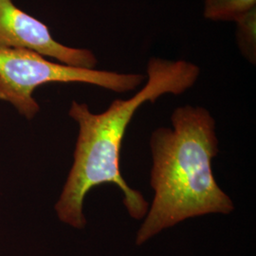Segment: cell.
<instances>
[{
	"label": "cell",
	"instance_id": "1",
	"mask_svg": "<svg viewBox=\"0 0 256 256\" xmlns=\"http://www.w3.org/2000/svg\"><path fill=\"white\" fill-rule=\"evenodd\" d=\"M146 74V84L136 94L128 100L112 102L99 114L92 113L86 104L72 102L68 115L78 124L79 133L74 164L54 209L59 220L75 229H82L86 224L82 208L88 192L106 183L119 187L131 218L142 220L148 212L142 192L128 186L120 172V153L126 128L144 104L190 90L200 68L186 60L153 57L147 63Z\"/></svg>",
	"mask_w": 256,
	"mask_h": 256
},
{
	"label": "cell",
	"instance_id": "2",
	"mask_svg": "<svg viewBox=\"0 0 256 256\" xmlns=\"http://www.w3.org/2000/svg\"><path fill=\"white\" fill-rule=\"evenodd\" d=\"M171 122L173 128H158L152 133L154 200L138 232V246L183 220L229 214L234 209L212 174V160L218 153V140L210 112L202 106H180Z\"/></svg>",
	"mask_w": 256,
	"mask_h": 256
},
{
	"label": "cell",
	"instance_id": "3",
	"mask_svg": "<svg viewBox=\"0 0 256 256\" xmlns=\"http://www.w3.org/2000/svg\"><path fill=\"white\" fill-rule=\"evenodd\" d=\"M144 79V74H119L56 63L28 50L0 48V100L12 104L28 120L39 112L34 92L43 84L82 82L124 93L135 90Z\"/></svg>",
	"mask_w": 256,
	"mask_h": 256
},
{
	"label": "cell",
	"instance_id": "4",
	"mask_svg": "<svg viewBox=\"0 0 256 256\" xmlns=\"http://www.w3.org/2000/svg\"><path fill=\"white\" fill-rule=\"evenodd\" d=\"M0 48L28 50L82 68H96L98 64L92 50L59 43L44 23L21 10L12 0H0Z\"/></svg>",
	"mask_w": 256,
	"mask_h": 256
},
{
	"label": "cell",
	"instance_id": "5",
	"mask_svg": "<svg viewBox=\"0 0 256 256\" xmlns=\"http://www.w3.org/2000/svg\"><path fill=\"white\" fill-rule=\"evenodd\" d=\"M256 8V0H204L203 16L210 21L234 22Z\"/></svg>",
	"mask_w": 256,
	"mask_h": 256
},
{
	"label": "cell",
	"instance_id": "6",
	"mask_svg": "<svg viewBox=\"0 0 256 256\" xmlns=\"http://www.w3.org/2000/svg\"><path fill=\"white\" fill-rule=\"evenodd\" d=\"M236 39L240 54L252 64L256 62V8L248 10L234 22Z\"/></svg>",
	"mask_w": 256,
	"mask_h": 256
}]
</instances>
